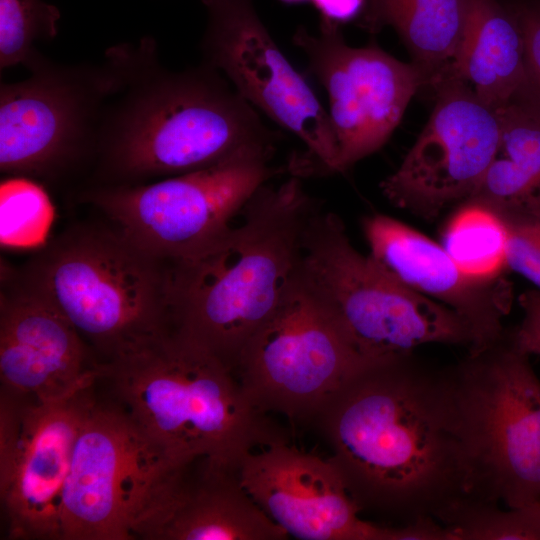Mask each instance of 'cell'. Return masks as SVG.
Returning <instances> with one entry per match:
<instances>
[{"label":"cell","mask_w":540,"mask_h":540,"mask_svg":"<svg viewBox=\"0 0 540 540\" xmlns=\"http://www.w3.org/2000/svg\"><path fill=\"white\" fill-rule=\"evenodd\" d=\"M361 512L400 526L442 517L468 495L448 367L413 353L356 372L314 420Z\"/></svg>","instance_id":"obj_1"},{"label":"cell","mask_w":540,"mask_h":540,"mask_svg":"<svg viewBox=\"0 0 540 540\" xmlns=\"http://www.w3.org/2000/svg\"><path fill=\"white\" fill-rule=\"evenodd\" d=\"M319 207L300 177L267 182L241 210V222L199 253L168 262L172 329L234 372L290 288L306 226Z\"/></svg>","instance_id":"obj_2"},{"label":"cell","mask_w":540,"mask_h":540,"mask_svg":"<svg viewBox=\"0 0 540 540\" xmlns=\"http://www.w3.org/2000/svg\"><path fill=\"white\" fill-rule=\"evenodd\" d=\"M278 140L218 70L205 62L164 69L155 42L145 38L108 104L97 151L110 185H122L201 169L244 147Z\"/></svg>","instance_id":"obj_3"},{"label":"cell","mask_w":540,"mask_h":540,"mask_svg":"<svg viewBox=\"0 0 540 540\" xmlns=\"http://www.w3.org/2000/svg\"><path fill=\"white\" fill-rule=\"evenodd\" d=\"M100 366L99 381L109 384L111 400L175 464L206 458L235 470L248 452L282 437L234 372L175 330Z\"/></svg>","instance_id":"obj_4"},{"label":"cell","mask_w":540,"mask_h":540,"mask_svg":"<svg viewBox=\"0 0 540 540\" xmlns=\"http://www.w3.org/2000/svg\"><path fill=\"white\" fill-rule=\"evenodd\" d=\"M22 273L72 324L100 365L172 331L168 262L113 228L71 230Z\"/></svg>","instance_id":"obj_5"},{"label":"cell","mask_w":540,"mask_h":540,"mask_svg":"<svg viewBox=\"0 0 540 540\" xmlns=\"http://www.w3.org/2000/svg\"><path fill=\"white\" fill-rule=\"evenodd\" d=\"M296 278L351 347L370 361L425 344L480 348L470 324L451 308L398 281L351 243L338 215L318 208L303 236Z\"/></svg>","instance_id":"obj_6"},{"label":"cell","mask_w":540,"mask_h":540,"mask_svg":"<svg viewBox=\"0 0 540 540\" xmlns=\"http://www.w3.org/2000/svg\"><path fill=\"white\" fill-rule=\"evenodd\" d=\"M468 467L466 498L540 501V379L509 334L448 367Z\"/></svg>","instance_id":"obj_7"},{"label":"cell","mask_w":540,"mask_h":540,"mask_svg":"<svg viewBox=\"0 0 540 540\" xmlns=\"http://www.w3.org/2000/svg\"><path fill=\"white\" fill-rule=\"evenodd\" d=\"M275 148L251 145L201 169L152 183L100 186L83 198L142 251L181 260L221 237L251 196L283 172L271 165Z\"/></svg>","instance_id":"obj_8"},{"label":"cell","mask_w":540,"mask_h":540,"mask_svg":"<svg viewBox=\"0 0 540 540\" xmlns=\"http://www.w3.org/2000/svg\"><path fill=\"white\" fill-rule=\"evenodd\" d=\"M133 45L113 47L101 65H58L36 51L31 76L0 88V169L51 178L97 150L112 97L125 84Z\"/></svg>","instance_id":"obj_9"},{"label":"cell","mask_w":540,"mask_h":540,"mask_svg":"<svg viewBox=\"0 0 540 540\" xmlns=\"http://www.w3.org/2000/svg\"><path fill=\"white\" fill-rule=\"evenodd\" d=\"M201 1L207 10L203 62L257 111L303 142L305 151L291 158L287 171L300 178L339 173L329 114L276 44L253 0Z\"/></svg>","instance_id":"obj_10"},{"label":"cell","mask_w":540,"mask_h":540,"mask_svg":"<svg viewBox=\"0 0 540 540\" xmlns=\"http://www.w3.org/2000/svg\"><path fill=\"white\" fill-rule=\"evenodd\" d=\"M360 356L296 278L280 305L242 350L234 374L264 414L314 422L356 372Z\"/></svg>","instance_id":"obj_11"},{"label":"cell","mask_w":540,"mask_h":540,"mask_svg":"<svg viewBox=\"0 0 540 540\" xmlns=\"http://www.w3.org/2000/svg\"><path fill=\"white\" fill-rule=\"evenodd\" d=\"M173 465L119 404L96 398L72 453L62 540H132L136 519Z\"/></svg>","instance_id":"obj_12"},{"label":"cell","mask_w":540,"mask_h":540,"mask_svg":"<svg viewBox=\"0 0 540 540\" xmlns=\"http://www.w3.org/2000/svg\"><path fill=\"white\" fill-rule=\"evenodd\" d=\"M94 387L55 402L0 392V499L8 539L62 540L64 488Z\"/></svg>","instance_id":"obj_13"},{"label":"cell","mask_w":540,"mask_h":540,"mask_svg":"<svg viewBox=\"0 0 540 540\" xmlns=\"http://www.w3.org/2000/svg\"><path fill=\"white\" fill-rule=\"evenodd\" d=\"M339 27L321 17L317 34L300 26L292 41L328 94L342 173L387 142L428 80L417 64L400 61L376 45L349 46Z\"/></svg>","instance_id":"obj_14"},{"label":"cell","mask_w":540,"mask_h":540,"mask_svg":"<svg viewBox=\"0 0 540 540\" xmlns=\"http://www.w3.org/2000/svg\"><path fill=\"white\" fill-rule=\"evenodd\" d=\"M436 101L398 169L381 182L396 207L432 218L464 202L484 178L498 148L500 117L470 86L449 75L433 87Z\"/></svg>","instance_id":"obj_15"},{"label":"cell","mask_w":540,"mask_h":540,"mask_svg":"<svg viewBox=\"0 0 540 540\" xmlns=\"http://www.w3.org/2000/svg\"><path fill=\"white\" fill-rule=\"evenodd\" d=\"M235 473L240 485L288 536L300 540H409L407 526L359 517L358 505L329 459L281 438L248 452Z\"/></svg>","instance_id":"obj_16"},{"label":"cell","mask_w":540,"mask_h":540,"mask_svg":"<svg viewBox=\"0 0 540 540\" xmlns=\"http://www.w3.org/2000/svg\"><path fill=\"white\" fill-rule=\"evenodd\" d=\"M101 367L72 324L21 272L0 295V392L39 402L98 383Z\"/></svg>","instance_id":"obj_17"},{"label":"cell","mask_w":540,"mask_h":540,"mask_svg":"<svg viewBox=\"0 0 540 540\" xmlns=\"http://www.w3.org/2000/svg\"><path fill=\"white\" fill-rule=\"evenodd\" d=\"M143 540H284L240 485L235 470L199 458L172 466L132 529Z\"/></svg>","instance_id":"obj_18"},{"label":"cell","mask_w":540,"mask_h":540,"mask_svg":"<svg viewBox=\"0 0 540 540\" xmlns=\"http://www.w3.org/2000/svg\"><path fill=\"white\" fill-rule=\"evenodd\" d=\"M362 230L369 255L398 281L462 316L480 349L503 336L502 319L512 304L511 284L503 276L466 274L441 244L384 214L364 217Z\"/></svg>","instance_id":"obj_19"},{"label":"cell","mask_w":540,"mask_h":540,"mask_svg":"<svg viewBox=\"0 0 540 540\" xmlns=\"http://www.w3.org/2000/svg\"><path fill=\"white\" fill-rule=\"evenodd\" d=\"M449 75L494 110L522 96L528 82L524 42L510 8L497 0H467L465 30Z\"/></svg>","instance_id":"obj_20"},{"label":"cell","mask_w":540,"mask_h":540,"mask_svg":"<svg viewBox=\"0 0 540 540\" xmlns=\"http://www.w3.org/2000/svg\"><path fill=\"white\" fill-rule=\"evenodd\" d=\"M361 24L391 26L434 86L450 71L466 24L467 0H365Z\"/></svg>","instance_id":"obj_21"},{"label":"cell","mask_w":540,"mask_h":540,"mask_svg":"<svg viewBox=\"0 0 540 540\" xmlns=\"http://www.w3.org/2000/svg\"><path fill=\"white\" fill-rule=\"evenodd\" d=\"M500 139L474 201L493 210L520 204L540 192V114L520 104L497 110Z\"/></svg>","instance_id":"obj_22"},{"label":"cell","mask_w":540,"mask_h":540,"mask_svg":"<svg viewBox=\"0 0 540 540\" xmlns=\"http://www.w3.org/2000/svg\"><path fill=\"white\" fill-rule=\"evenodd\" d=\"M507 241L506 225L495 211L464 201L448 221L441 245L466 274L495 279L507 268Z\"/></svg>","instance_id":"obj_23"},{"label":"cell","mask_w":540,"mask_h":540,"mask_svg":"<svg viewBox=\"0 0 540 540\" xmlns=\"http://www.w3.org/2000/svg\"><path fill=\"white\" fill-rule=\"evenodd\" d=\"M451 540H540V501L502 510L464 498L440 520Z\"/></svg>","instance_id":"obj_24"},{"label":"cell","mask_w":540,"mask_h":540,"mask_svg":"<svg viewBox=\"0 0 540 540\" xmlns=\"http://www.w3.org/2000/svg\"><path fill=\"white\" fill-rule=\"evenodd\" d=\"M57 7L43 0H0V68L26 65L37 40L52 39L60 19Z\"/></svg>","instance_id":"obj_25"},{"label":"cell","mask_w":540,"mask_h":540,"mask_svg":"<svg viewBox=\"0 0 540 540\" xmlns=\"http://www.w3.org/2000/svg\"><path fill=\"white\" fill-rule=\"evenodd\" d=\"M52 207L42 187L28 177L14 176L1 184V243L25 247L45 235Z\"/></svg>","instance_id":"obj_26"},{"label":"cell","mask_w":540,"mask_h":540,"mask_svg":"<svg viewBox=\"0 0 540 540\" xmlns=\"http://www.w3.org/2000/svg\"><path fill=\"white\" fill-rule=\"evenodd\" d=\"M493 211L507 228V268L540 291V207L523 202Z\"/></svg>","instance_id":"obj_27"},{"label":"cell","mask_w":540,"mask_h":540,"mask_svg":"<svg viewBox=\"0 0 540 540\" xmlns=\"http://www.w3.org/2000/svg\"><path fill=\"white\" fill-rule=\"evenodd\" d=\"M510 9L522 32L528 76L522 96L513 104L540 114V0L522 2Z\"/></svg>","instance_id":"obj_28"},{"label":"cell","mask_w":540,"mask_h":540,"mask_svg":"<svg viewBox=\"0 0 540 540\" xmlns=\"http://www.w3.org/2000/svg\"><path fill=\"white\" fill-rule=\"evenodd\" d=\"M520 305L522 321L509 336L521 352L540 356V291L529 290L522 294Z\"/></svg>","instance_id":"obj_29"},{"label":"cell","mask_w":540,"mask_h":540,"mask_svg":"<svg viewBox=\"0 0 540 540\" xmlns=\"http://www.w3.org/2000/svg\"><path fill=\"white\" fill-rule=\"evenodd\" d=\"M321 17L341 24L362 12L365 0H310Z\"/></svg>","instance_id":"obj_30"},{"label":"cell","mask_w":540,"mask_h":540,"mask_svg":"<svg viewBox=\"0 0 540 540\" xmlns=\"http://www.w3.org/2000/svg\"><path fill=\"white\" fill-rule=\"evenodd\" d=\"M524 202H529L531 204H534V205L540 207V192L537 193L536 195H534L533 197L529 198L528 200L524 201Z\"/></svg>","instance_id":"obj_31"},{"label":"cell","mask_w":540,"mask_h":540,"mask_svg":"<svg viewBox=\"0 0 540 540\" xmlns=\"http://www.w3.org/2000/svg\"><path fill=\"white\" fill-rule=\"evenodd\" d=\"M280 1L287 4H296V3H301V2L310 1V0H280Z\"/></svg>","instance_id":"obj_32"}]
</instances>
